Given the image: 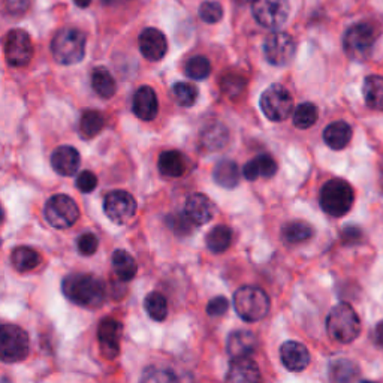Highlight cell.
I'll return each mask as SVG.
<instances>
[{"mask_svg":"<svg viewBox=\"0 0 383 383\" xmlns=\"http://www.w3.org/2000/svg\"><path fill=\"white\" fill-rule=\"evenodd\" d=\"M62 290L71 302L86 309H98L107 298L104 281L92 274H71L65 277Z\"/></svg>","mask_w":383,"mask_h":383,"instance_id":"1","label":"cell"},{"mask_svg":"<svg viewBox=\"0 0 383 383\" xmlns=\"http://www.w3.org/2000/svg\"><path fill=\"white\" fill-rule=\"evenodd\" d=\"M326 332L332 340L347 344L361 332V321L355 309L347 302L337 304L326 318Z\"/></svg>","mask_w":383,"mask_h":383,"instance_id":"2","label":"cell"},{"mask_svg":"<svg viewBox=\"0 0 383 383\" xmlns=\"http://www.w3.org/2000/svg\"><path fill=\"white\" fill-rule=\"evenodd\" d=\"M271 302L267 292L257 286H243L234 294V309L244 322H257L264 319Z\"/></svg>","mask_w":383,"mask_h":383,"instance_id":"3","label":"cell"},{"mask_svg":"<svg viewBox=\"0 0 383 383\" xmlns=\"http://www.w3.org/2000/svg\"><path fill=\"white\" fill-rule=\"evenodd\" d=\"M354 189L346 180L332 178L321 189V208L332 217H343L354 206Z\"/></svg>","mask_w":383,"mask_h":383,"instance_id":"4","label":"cell"},{"mask_svg":"<svg viewBox=\"0 0 383 383\" xmlns=\"http://www.w3.org/2000/svg\"><path fill=\"white\" fill-rule=\"evenodd\" d=\"M51 53L55 62L71 66L80 63L86 55V36L76 29H63L51 42Z\"/></svg>","mask_w":383,"mask_h":383,"instance_id":"5","label":"cell"},{"mask_svg":"<svg viewBox=\"0 0 383 383\" xmlns=\"http://www.w3.org/2000/svg\"><path fill=\"white\" fill-rule=\"evenodd\" d=\"M377 41V30L370 22H356L343 36V50L354 60H365L373 53Z\"/></svg>","mask_w":383,"mask_h":383,"instance_id":"6","label":"cell"},{"mask_svg":"<svg viewBox=\"0 0 383 383\" xmlns=\"http://www.w3.org/2000/svg\"><path fill=\"white\" fill-rule=\"evenodd\" d=\"M30 340L27 332L17 325H0V361L20 363L29 356Z\"/></svg>","mask_w":383,"mask_h":383,"instance_id":"7","label":"cell"},{"mask_svg":"<svg viewBox=\"0 0 383 383\" xmlns=\"http://www.w3.org/2000/svg\"><path fill=\"white\" fill-rule=\"evenodd\" d=\"M259 105L268 120L285 121L294 111V98L286 87L273 84L261 95Z\"/></svg>","mask_w":383,"mask_h":383,"instance_id":"8","label":"cell"},{"mask_svg":"<svg viewBox=\"0 0 383 383\" xmlns=\"http://www.w3.org/2000/svg\"><path fill=\"white\" fill-rule=\"evenodd\" d=\"M45 219L55 229H67L74 227L80 217L76 202L67 195H54L45 204Z\"/></svg>","mask_w":383,"mask_h":383,"instance_id":"9","label":"cell"},{"mask_svg":"<svg viewBox=\"0 0 383 383\" xmlns=\"http://www.w3.org/2000/svg\"><path fill=\"white\" fill-rule=\"evenodd\" d=\"M252 13L262 27L276 30L286 25L290 8L288 0H253Z\"/></svg>","mask_w":383,"mask_h":383,"instance_id":"10","label":"cell"},{"mask_svg":"<svg viewBox=\"0 0 383 383\" xmlns=\"http://www.w3.org/2000/svg\"><path fill=\"white\" fill-rule=\"evenodd\" d=\"M5 58L9 66H27L33 58V43L26 30H11L5 39Z\"/></svg>","mask_w":383,"mask_h":383,"instance_id":"11","label":"cell"},{"mask_svg":"<svg viewBox=\"0 0 383 383\" xmlns=\"http://www.w3.org/2000/svg\"><path fill=\"white\" fill-rule=\"evenodd\" d=\"M267 60L273 66H286L294 59L295 42L286 32L269 33L264 43Z\"/></svg>","mask_w":383,"mask_h":383,"instance_id":"12","label":"cell"},{"mask_svg":"<svg viewBox=\"0 0 383 383\" xmlns=\"http://www.w3.org/2000/svg\"><path fill=\"white\" fill-rule=\"evenodd\" d=\"M104 210L111 222L125 224L137 213V201L126 190H112L104 199Z\"/></svg>","mask_w":383,"mask_h":383,"instance_id":"13","label":"cell"},{"mask_svg":"<svg viewBox=\"0 0 383 383\" xmlns=\"http://www.w3.org/2000/svg\"><path fill=\"white\" fill-rule=\"evenodd\" d=\"M123 334V325L112 319L105 318L98 326V342L100 352L107 359H116L120 354V340Z\"/></svg>","mask_w":383,"mask_h":383,"instance_id":"14","label":"cell"},{"mask_svg":"<svg viewBox=\"0 0 383 383\" xmlns=\"http://www.w3.org/2000/svg\"><path fill=\"white\" fill-rule=\"evenodd\" d=\"M140 51L150 62L162 60L168 51L166 36L159 29H144L140 35Z\"/></svg>","mask_w":383,"mask_h":383,"instance_id":"15","label":"cell"},{"mask_svg":"<svg viewBox=\"0 0 383 383\" xmlns=\"http://www.w3.org/2000/svg\"><path fill=\"white\" fill-rule=\"evenodd\" d=\"M183 214L194 227H202L214 217V204L206 195L195 194L186 201Z\"/></svg>","mask_w":383,"mask_h":383,"instance_id":"16","label":"cell"},{"mask_svg":"<svg viewBox=\"0 0 383 383\" xmlns=\"http://www.w3.org/2000/svg\"><path fill=\"white\" fill-rule=\"evenodd\" d=\"M227 383H262L261 370L250 358L232 359L228 368Z\"/></svg>","mask_w":383,"mask_h":383,"instance_id":"17","label":"cell"},{"mask_svg":"<svg viewBox=\"0 0 383 383\" xmlns=\"http://www.w3.org/2000/svg\"><path fill=\"white\" fill-rule=\"evenodd\" d=\"M132 109L133 114L144 121L156 119L157 112H159V100H157L156 92L150 86H142L135 92Z\"/></svg>","mask_w":383,"mask_h":383,"instance_id":"18","label":"cell"},{"mask_svg":"<svg viewBox=\"0 0 383 383\" xmlns=\"http://www.w3.org/2000/svg\"><path fill=\"white\" fill-rule=\"evenodd\" d=\"M280 359L281 364L289 371H302L310 364V352L302 343L298 342H286L280 347Z\"/></svg>","mask_w":383,"mask_h":383,"instance_id":"19","label":"cell"},{"mask_svg":"<svg viewBox=\"0 0 383 383\" xmlns=\"http://www.w3.org/2000/svg\"><path fill=\"white\" fill-rule=\"evenodd\" d=\"M80 163V153H78L76 149L71 147V145H62V147L55 149L51 154L53 170L63 177H72L76 174Z\"/></svg>","mask_w":383,"mask_h":383,"instance_id":"20","label":"cell"},{"mask_svg":"<svg viewBox=\"0 0 383 383\" xmlns=\"http://www.w3.org/2000/svg\"><path fill=\"white\" fill-rule=\"evenodd\" d=\"M257 340L252 331L238 330L229 334L227 342V351L232 359L250 358L256 352Z\"/></svg>","mask_w":383,"mask_h":383,"instance_id":"21","label":"cell"},{"mask_svg":"<svg viewBox=\"0 0 383 383\" xmlns=\"http://www.w3.org/2000/svg\"><path fill=\"white\" fill-rule=\"evenodd\" d=\"M356 363L346 358H335L328 365V377L331 383H355L359 376Z\"/></svg>","mask_w":383,"mask_h":383,"instance_id":"22","label":"cell"},{"mask_svg":"<svg viewBox=\"0 0 383 383\" xmlns=\"http://www.w3.org/2000/svg\"><path fill=\"white\" fill-rule=\"evenodd\" d=\"M277 173V163L269 154H259L243 168V175L249 182L257 180L259 177L269 178Z\"/></svg>","mask_w":383,"mask_h":383,"instance_id":"23","label":"cell"},{"mask_svg":"<svg viewBox=\"0 0 383 383\" xmlns=\"http://www.w3.org/2000/svg\"><path fill=\"white\" fill-rule=\"evenodd\" d=\"M352 140V128L346 121H334L323 130V141L332 150H343Z\"/></svg>","mask_w":383,"mask_h":383,"instance_id":"24","label":"cell"},{"mask_svg":"<svg viewBox=\"0 0 383 383\" xmlns=\"http://www.w3.org/2000/svg\"><path fill=\"white\" fill-rule=\"evenodd\" d=\"M157 168H159V173L162 175L170 178H178L186 171V159L180 152L168 150L159 156Z\"/></svg>","mask_w":383,"mask_h":383,"instance_id":"25","label":"cell"},{"mask_svg":"<svg viewBox=\"0 0 383 383\" xmlns=\"http://www.w3.org/2000/svg\"><path fill=\"white\" fill-rule=\"evenodd\" d=\"M11 262L20 273H29L35 269L41 264V255L27 246L15 247L11 253Z\"/></svg>","mask_w":383,"mask_h":383,"instance_id":"26","label":"cell"},{"mask_svg":"<svg viewBox=\"0 0 383 383\" xmlns=\"http://www.w3.org/2000/svg\"><path fill=\"white\" fill-rule=\"evenodd\" d=\"M314 234V229L310 223L295 220L286 223L283 228H281V238L288 244H301L309 241Z\"/></svg>","mask_w":383,"mask_h":383,"instance_id":"27","label":"cell"},{"mask_svg":"<svg viewBox=\"0 0 383 383\" xmlns=\"http://www.w3.org/2000/svg\"><path fill=\"white\" fill-rule=\"evenodd\" d=\"M363 95L368 108L383 111V76H367L363 86Z\"/></svg>","mask_w":383,"mask_h":383,"instance_id":"28","label":"cell"},{"mask_svg":"<svg viewBox=\"0 0 383 383\" xmlns=\"http://www.w3.org/2000/svg\"><path fill=\"white\" fill-rule=\"evenodd\" d=\"M112 268L120 281H130L138 273L137 261L126 250H116L112 255Z\"/></svg>","mask_w":383,"mask_h":383,"instance_id":"29","label":"cell"},{"mask_svg":"<svg viewBox=\"0 0 383 383\" xmlns=\"http://www.w3.org/2000/svg\"><path fill=\"white\" fill-rule=\"evenodd\" d=\"M232 243V231L227 224H217L206 236L207 249L211 253H223L229 249Z\"/></svg>","mask_w":383,"mask_h":383,"instance_id":"30","label":"cell"},{"mask_svg":"<svg viewBox=\"0 0 383 383\" xmlns=\"http://www.w3.org/2000/svg\"><path fill=\"white\" fill-rule=\"evenodd\" d=\"M92 87L98 96L102 99H111L117 92L116 80L112 78L107 67H96L92 74Z\"/></svg>","mask_w":383,"mask_h":383,"instance_id":"31","label":"cell"},{"mask_svg":"<svg viewBox=\"0 0 383 383\" xmlns=\"http://www.w3.org/2000/svg\"><path fill=\"white\" fill-rule=\"evenodd\" d=\"M214 182H216L219 186L232 189L240 182V171L238 166L234 161H220L216 168H214Z\"/></svg>","mask_w":383,"mask_h":383,"instance_id":"32","label":"cell"},{"mask_svg":"<svg viewBox=\"0 0 383 383\" xmlns=\"http://www.w3.org/2000/svg\"><path fill=\"white\" fill-rule=\"evenodd\" d=\"M105 120L104 116L96 109H87L83 112L80 120V133L84 138H93L104 129Z\"/></svg>","mask_w":383,"mask_h":383,"instance_id":"33","label":"cell"},{"mask_svg":"<svg viewBox=\"0 0 383 383\" xmlns=\"http://www.w3.org/2000/svg\"><path fill=\"white\" fill-rule=\"evenodd\" d=\"M144 307L149 316L156 322H163L168 316V301L159 292H152L145 297Z\"/></svg>","mask_w":383,"mask_h":383,"instance_id":"34","label":"cell"},{"mask_svg":"<svg viewBox=\"0 0 383 383\" xmlns=\"http://www.w3.org/2000/svg\"><path fill=\"white\" fill-rule=\"evenodd\" d=\"M318 116L316 105L311 102H304L295 108L292 121H294V126L298 129H309L318 121Z\"/></svg>","mask_w":383,"mask_h":383,"instance_id":"35","label":"cell"},{"mask_svg":"<svg viewBox=\"0 0 383 383\" xmlns=\"http://www.w3.org/2000/svg\"><path fill=\"white\" fill-rule=\"evenodd\" d=\"M201 141H202V144H204V147H207L210 152H214L227 144L228 130L224 129L223 125L208 126L204 132H202Z\"/></svg>","mask_w":383,"mask_h":383,"instance_id":"36","label":"cell"},{"mask_svg":"<svg viewBox=\"0 0 383 383\" xmlns=\"http://www.w3.org/2000/svg\"><path fill=\"white\" fill-rule=\"evenodd\" d=\"M184 74L195 81H202L211 74V63L204 55H195L186 62Z\"/></svg>","mask_w":383,"mask_h":383,"instance_id":"37","label":"cell"},{"mask_svg":"<svg viewBox=\"0 0 383 383\" xmlns=\"http://www.w3.org/2000/svg\"><path fill=\"white\" fill-rule=\"evenodd\" d=\"M173 96L180 107H194L198 99V88L189 83H175L173 86Z\"/></svg>","mask_w":383,"mask_h":383,"instance_id":"38","label":"cell"},{"mask_svg":"<svg viewBox=\"0 0 383 383\" xmlns=\"http://www.w3.org/2000/svg\"><path fill=\"white\" fill-rule=\"evenodd\" d=\"M140 383H180V379L168 368L149 367L144 370Z\"/></svg>","mask_w":383,"mask_h":383,"instance_id":"39","label":"cell"},{"mask_svg":"<svg viewBox=\"0 0 383 383\" xmlns=\"http://www.w3.org/2000/svg\"><path fill=\"white\" fill-rule=\"evenodd\" d=\"M199 17L204 22H208V25H216L223 18V8L219 2L207 0V2L199 6Z\"/></svg>","mask_w":383,"mask_h":383,"instance_id":"40","label":"cell"},{"mask_svg":"<svg viewBox=\"0 0 383 383\" xmlns=\"http://www.w3.org/2000/svg\"><path fill=\"white\" fill-rule=\"evenodd\" d=\"M76 246H78V252H80L83 256H92L98 250V246H99L98 236L92 232H86L80 236V238H78Z\"/></svg>","mask_w":383,"mask_h":383,"instance_id":"41","label":"cell"},{"mask_svg":"<svg viewBox=\"0 0 383 383\" xmlns=\"http://www.w3.org/2000/svg\"><path fill=\"white\" fill-rule=\"evenodd\" d=\"M166 223H168V227H170L178 235H187L192 231V227H194V224H192L186 219L183 213L182 214H171V216L166 219Z\"/></svg>","mask_w":383,"mask_h":383,"instance_id":"42","label":"cell"},{"mask_svg":"<svg viewBox=\"0 0 383 383\" xmlns=\"http://www.w3.org/2000/svg\"><path fill=\"white\" fill-rule=\"evenodd\" d=\"M228 309H229V301L227 298L214 297L207 304V314L211 318H219V316H223V314L228 311Z\"/></svg>","mask_w":383,"mask_h":383,"instance_id":"43","label":"cell"},{"mask_svg":"<svg viewBox=\"0 0 383 383\" xmlns=\"http://www.w3.org/2000/svg\"><path fill=\"white\" fill-rule=\"evenodd\" d=\"M98 186V177L92 171H83L76 177V187L80 189L83 194H90Z\"/></svg>","mask_w":383,"mask_h":383,"instance_id":"44","label":"cell"},{"mask_svg":"<svg viewBox=\"0 0 383 383\" xmlns=\"http://www.w3.org/2000/svg\"><path fill=\"white\" fill-rule=\"evenodd\" d=\"M224 93H228L229 98H236L244 88V80L241 76H224L222 84Z\"/></svg>","mask_w":383,"mask_h":383,"instance_id":"45","label":"cell"},{"mask_svg":"<svg viewBox=\"0 0 383 383\" xmlns=\"http://www.w3.org/2000/svg\"><path fill=\"white\" fill-rule=\"evenodd\" d=\"M363 238V232L356 227H346L342 231V241L346 246H354L358 244Z\"/></svg>","mask_w":383,"mask_h":383,"instance_id":"46","label":"cell"},{"mask_svg":"<svg viewBox=\"0 0 383 383\" xmlns=\"http://www.w3.org/2000/svg\"><path fill=\"white\" fill-rule=\"evenodd\" d=\"M30 0H6V6L9 9V13L13 14H22L26 13L29 8Z\"/></svg>","mask_w":383,"mask_h":383,"instance_id":"47","label":"cell"},{"mask_svg":"<svg viewBox=\"0 0 383 383\" xmlns=\"http://www.w3.org/2000/svg\"><path fill=\"white\" fill-rule=\"evenodd\" d=\"M375 340H376V343L380 347H383V321H380L376 325V328H375Z\"/></svg>","mask_w":383,"mask_h":383,"instance_id":"48","label":"cell"},{"mask_svg":"<svg viewBox=\"0 0 383 383\" xmlns=\"http://www.w3.org/2000/svg\"><path fill=\"white\" fill-rule=\"evenodd\" d=\"M74 4L78 8H87L90 4H92V0H74Z\"/></svg>","mask_w":383,"mask_h":383,"instance_id":"49","label":"cell"},{"mask_svg":"<svg viewBox=\"0 0 383 383\" xmlns=\"http://www.w3.org/2000/svg\"><path fill=\"white\" fill-rule=\"evenodd\" d=\"M105 5H119L123 2H128V0H102Z\"/></svg>","mask_w":383,"mask_h":383,"instance_id":"50","label":"cell"},{"mask_svg":"<svg viewBox=\"0 0 383 383\" xmlns=\"http://www.w3.org/2000/svg\"><path fill=\"white\" fill-rule=\"evenodd\" d=\"M235 2L238 5H246V4H252L253 0H235Z\"/></svg>","mask_w":383,"mask_h":383,"instance_id":"51","label":"cell"},{"mask_svg":"<svg viewBox=\"0 0 383 383\" xmlns=\"http://www.w3.org/2000/svg\"><path fill=\"white\" fill-rule=\"evenodd\" d=\"M4 217H5V211H4V207L0 206V223L4 222Z\"/></svg>","mask_w":383,"mask_h":383,"instance_id":"52","label":"cell"},{"mask_svg":"<svg viewBox=\"0 0 383 383\" xmlns=\"http://www.w3.org/2000/svg\"><path fill=\"white\" fill-rule=\"evenodd\" d=\"M361 383H376V382H370V380H363Z\"/></svg>","mask_w":383,"mask_h":383,"instance_id":"53","label":"cell"}]
</instances>
